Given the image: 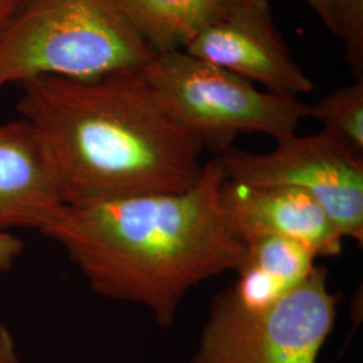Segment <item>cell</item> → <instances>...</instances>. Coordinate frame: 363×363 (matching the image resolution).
<instances>
[{"mask_svg": "<svg viewBox=\"0 0 363 363\" xmlns=\"http://www.w3.org/2000/svg\"><path fill=\"white\" fill-rule=\"evenodd\" d=\"M223 179L214 156L186 191L61 205L37 230L64 247L96 294L144 306L169 327L190 289L234 271L244 255L220 205Z\"/></svg>", "mask_w": 363, "mask_h": 363, "instance_id": "6da1fadb", "label": "cell"}, {"mask_svg": "<svg viewBox=\"0 0 363 363\" xmlns=\"http://www.w3.org/2000/svg\"><path fill=\"white\" fill-rule=\"evenodd\" d=\"M19 85L16 109L46 145L65 205L182 193L199 179L202 144L160 106L139 69Z\"/></svg>", "mask_w": 363, "mask_h": 363, "instance_id": "7a4b0ae2", "label": "cell"}, {"mask_svg": "<svg viewBox=\"0 0 363 363\" xmlns=\"http://www.w3.org/2000/svg\"><path fill=\"white\" fill-rule=\"evenodd\" d=\"M154 57L116 0H25L0 37V89L42 76L138 70Z\"/></svg>", "mask_w": 363, "mask_h": 363, "instance_id": "3957f363", "label": "cell"}, {"mask_svg": "<svg viewBox=\"0 0 363 363\" xmlns=\"http://www.w3.org/2000/svg\"><path fill=\"white\" fill-rule=\"evenodd\" d=\"M139 73L160 106L216 156L233 147L240 133H265L274 140L292 135L310 113V105L298 97L259 91L184 50L156 54Z\"/></svg>", "mask_w": 363, "mask_h": 363, "instance_id": "277c9868", "label": "cell"}, {"mask_svg": "<svg viewBox=\"0 0 363 363\" xmlns=\"http://www.w3.org/2000/svg\"><path fill=\"white\" fill-rule=\"evenodd\" d=\"M220 157L225 179L264 187H295L315 198L346 238L363 241V156L322 130L286 135L269 152L235 147Z\"/></svg>", "mask_w": 363, "mask_h": 363, "instance_id": "5b68a950", "label": "cell"}, {"mask_svg": "<svg viewBox=\"0 0 363 363\" xmlns=\"http://www.w3.org/2000/svg\"><path fill=\"white\" fill-rule=\"evenodd\" d=\"M327 279L328 271L316 265L259 320L226 337H201L193 363H316L337 319Z\"/></svg>", "mask_w": 363, "mask_h": 363, "instance_id": "8992f818", "label": "cell"}, {"mask_svg": "<svg viewBox=\"0 0 363 363\" xmlns=\"http://www.w3.org/2000/svg\"><path fill=\"white\" fill-rule=\"evenodd\" d=\"M184 52L259 82L276 94L298 97L313 89L311 79L291 57L267 0L241 1L193 39Z\"/></svg>", "mask_w": 363, "mask_h": 363, "instance_id": "52a82bcc", "label": "cell"}, {"mask_svg": "<svg viewBox=\"0 0 363 363\" xmlns=\"http://www.w3.org/2000/svg\"><path fill=\"white\" fill-rule=\"evenodd\" d=\"M244 244L237 279L214 300L201 337H226L259 320L318 265L310 250L284 238L256 237Z\"/></svg>", "mask_w": 363, "mask_h": 363, "instance_id": "ba28073f", "label": "cell"}, {"mask_svg": "<svg viewBox=\"0 0 363 363\" xmlns=\"http://www.w3.org/2000/svg\"><path fill=\"white\" fill-rule=\"evenodd\" d=\"M220 205L230 229L242 242L256 237L284 238L318 259L342 252L345 237L320 203L303 190L223 179Z\"/></svg>", "mask_w": 363, "mask_h": 363, "instance_id": "9c48e42d", "label": "cell"}, {"mask_svg": "<svg viewBox=\"0 0 363 363\" xmlns=\"http://www.w3.org/2000/svg\"><path fill=\"white\" fill-rule=\"evenodd\" d=\"M65 205L52 157L37 130L21 117L0 125V230L35 229Z\"/></svg>", "mask_w": 363, "mask_h": 363, "instance_id": "30bf717a", "label": "cell"}, {"mask_svg": "<svg viewBox=\"0 0 363 363\" xmlns=\"http://www.w3.org/2000/svg\"><path fill=\"white\" fill-rule=\"evenodd\" d=\"M244 0H116L118 9L156 54L184 50L205 28Z\"/></svg>", "mask_w": 363, "mask_h": 363, "instance_id": "8fae6325", "label": "cell"}, {"mask_svg": "<svg viewBox=\"0 0 363 363\" xmlns=\"http://www.w3.org/2000/svg\"><path fill=\"white\" fill-rule=\"evenodd\" d=\"M308 116L319 120L325 132L354 154L363 156V78L310 105Z\"/></svg>", "mask_w": 363, "mask_h": 363, "instance_id": "7c38bea8", "label": "cell"}, {"mask_svg": "<svg viewBox=\"0 0 363 363\" xmlns=\"http://www.w3.org/2000/svg\"><path fill=\"white\" fill-rule=\"evenodd\" d=\"M333 34L342 40L355 79L363 78V0H327Z\"/></svg>", "mask_w": 363, "mask_h": 363, "instance_id": "4fadbf2b", "label": "cell"}, {"mask_svg": "<svg viewBox=\"0 0 363 363\" xmlns=\"http://www.w3.org/2000/svg\"><path fill=\"white\" fill-rule=\"evenodd\" d=\"M25 244L18 237L0 230V272H7L13 268L15 259L23 252Z\"/></svg>", "mask_w": 363, "mask_h": 363, "instance_id": "5bb4252c", "label": "cell"}, {"mask_svg": "<svg viewBox=\"0 0 363 363\" xmlns=\"http://www.w3.org/2000/svg\"><path fill=\"white\" fill-rule=\"evenodd\" d=\"M0 363H22L9 327L0 319Z\"/></svg>", "mask_w": 363, "mask_h": 363, "instance_id": "9a60e30c", "label": "cell"}, {"mask_svg": "<svg viewBox=\"0 0 363 363\" xmlns=\"http://www.w3.org/2000/svg\"><path fill=\"white\" fill-rule=\"evenodd\" d=\"M23 3L25 0H0V37L10 26Z\"/></svg>", "mask_w": 363, "mask_h": 363, "instance_id": "2e32d148", "label": "cell"}, {"mask_svg": "<svg viewBox=\"0 0 363 363\" xmlns=\"http://www.w3.org/2000/svg\"><path fill=\"white\" fill-rule=\"evenodd\" d=\"M308 3V6L311 7L315 13H318V16L322 19V22L325 23V26L333 31V23H331V16L328 11V6H327V0H306Z\"/></svg>", "mask_w": 363, "mask_h": 363, "instance_id": "e0dca14e", "label": "cell"}]
</instances>
